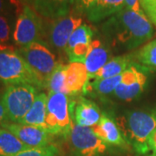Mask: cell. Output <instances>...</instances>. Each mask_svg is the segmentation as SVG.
Here are the masks:
<instances>
[{
    "label": "cell",
    "instance_id": "cell-1",
    "mask_svg": "<svg viewBox=\"0 0 156 156\" xmlns=\"http://www.w3.org/2000/svg\"><path fill=\"white\" fill-rule=\"evenodd\" d=\"M114 46L134 50L153 37L154 30L145 14L124 8L110 17L101 26Z\"/></svg>",
    "mask_w": 156,
    "mask_h": 156
},
{
    "label": "cell",
    "instance_id": "cell-2",
    "mask_svg": "<svg viewBox=\"0 0 156 156\" xmlns=\"http://www.w3.org/2000/svg\"><path fill=\"white\" fill-rule=\"evenodd\" d=\"M124 139L139 154L149 152L148 139L156 129V113L146 111H127L115 119Z\"/></svg>",
    "mask_w": 156,
    "mask_h": 156
},
{
    "label": "cell",
    "instance_id": "cell-3",
    "mask_svg": "<svg viewBox=\"0 0 156 156\" xmlns=\"http://www.w3.org/2000/svg\"><path fill=\"white\" fill-rule=\"evenodd\" d=\"M0 81L8 86L30 84L42 88L28 63L14 49L0 51Z\"/></svg>",
    "mask_w": 156,
    "mask_h": 156
},
{
    "label": "cell",
    "instance_id": "cell-4",
    "mask_svg": "<svg viewBox=\"0 0 156 156\" xmlns=\"http://www.w3.org/2000/svg\"><path fill=\"white\" fill-rule=\"evenodd\" d=\"M37 95V87L30 84L9 85L2 95L10 122L19 123L28 113Z\"/></svg>",
    "mask_w": 156,
    "mask_h": 156
},
{
    "label": "cell",
    "instance_id": "cell-5",
    "mask_svg": "<svg viewBox=\"0 0 156 156\" xmlns=\"http://www.w3.org/2000/svg\"><path fill=\"white\" fill-rule=\"evenodd\" d=\"M68 95L62 93L49 92L46 108V124L52 135L68 137L71 131L73 120Z\"/></svg>",
    "mask_w": 156,
    "mask_h": 156
},
{
    "label": "cell",
    "instance_id": "cell-6",
    "mask_svg": "<svg viewBox=\"0 0 156 156\" xmlns=\"http://www.w3.org/2000/svg\"><path fill=\"white\" fill-rule=\"evenodd\" d=\"M17 52L28 63L42 88H45L47 80L58 65L56 56L45 44L41 42H35L28 46L19 48Z\"/></svg>",
    "mask_w": 156,
    "mask_h": 156
},
{
    "label": "cell",
    "instance_id": "cell-7",
    "mask_svg": "<svg viewBox=\"0 0 156 156\" xmlns=\"http://www.w3.org/2000/svg\"><path fill=\"white\" fill-rule=\"evenodd\" d=\"M43 20L33 8L25 5L19 13L13 31V41L20 48L35 42H42L44 36Z\"/></svg>",
    "mask_w": 156,
    "mask_h": 156
},
{
    "label": "cell",
    "instance_id": "cell-8",
    "mask_svg": "<svg viewBox=\"0 0 156 156\" xmlns=\"http://www.w3.org/2000/svg\"><path fill=\"white\" fill-rule=\"evenodd\" d=\"M68 138L76 156H100L108 149V144L95 134L92 128L83 127L74 122Z\"/></svg>",
    "mask_w": 156,
    "mask_h": 156
},
{
    "label": "cell",
    "instance_id": "cell-9",
    "mask_svg": "<svg viewBox=\"0 0 156 156\" xmlns=\"http://www.w3.org/2000/svg\"><path fill=\"white\" fill-rule=\"evenodd\" d=\"M82 24V17L72 11L65 17L52 20L48 28L44 29V36H46L49 44L53 48L65 51L70 36Z\"/></svg>",
    "mask_w": 156,
    "mask_h": 156
},
{
    "label": "cell",
    "instance_id": "cell-10",
    "mask_svg": "<svg viewBox=\"0 0 156 156\" xmlns=\"http://www.w3.org/2000/svg\"><path fill=\"white\" fill-rule=\"evenodd\" d=\"M143 69L146 68L131 64L123 73L122 81L114 92L119 99L130 101L143 93L147 82V76Z\"/></svg>",
    "mask_w": 156,
    "mask_h": 156
},
{
    "label": "cell",
    "instance_id": "cell-11",
    "mask_svg": "<svg viewBox=\"0 0 156 156\" xmlns=\"http://www.w3.org/2000/svg\"><path fill=\"white\" fill-rule=\"evenodd\" d=\"M2 128L11 132L29 148L44 147L52 144V134L43 128L10 122L5 123Z\"/></svg>",
    "mask_w": 156,
    "mask_h": 156
},
{
    "label": "cell",
    "instance_id": "cell-12",
    "mask_svg": "<svg viewBox=\"0 0 156 156\" xmlns=\"http://www.w3.org/2000/svg\"><path fill=\"white\" fill-rule=\"evenodd\" d=\"M93 36L94 31L91 27L83 23L73 32L65 49L70 62H77L84 63Z\"/></svg>",
    "mask_w": 156,
    "mask_h": 156
},
{
    "label": "cell",
    "instance_id": "cell-13",
    "mask_svg": "<svg viewBox=\"0 0 156 156\" xmlns=\"http://www.w3.org/2000/svg\"><path fill=\"white\" fill-rule=\"evenodd\" d=\"M71 118L74 123L88 128H93L100 122V109L92 101L81 97L77 101L70 102Z\"/></svg>",
    "mask_w": 156,
    "mask_h": 156
},
{
    "label": "cell",
    "instance_id": "cell-14",
    "mask_svg": "<svg viewBox=\"0 0 156 156\" xmlns=\"http://www.w3.org/2000/svg\"><path fill=\"white\" fill-rule=\"evenodd\" d=\"M76 3L77 0H34L33 9L40 16L54 20L71 13Z\"/></svg>",
    "mask_w": 156,
    "mask_h": 156
},
{
    "label": "cell",
    "instance_id": "cell-15",
    "mask_svg": "<svg viewBox=\"0 0 156 156\" xmlns=\"http://www.w3.org/2000/svg\"><path fill=\"white\" fill-rule=\"evenodd\" d=\"M89 83V75L83 62H69L65 72L66 95H76L84 92Z\"/></svg>",
    "mask_w": 156,
    "mask_h": 156
},
{
    "label": "cell",
    "instance_id": "cell-16",
    "mask_svg": "<svg viewBox=\"0 0 156 156\" xmlns=\"http://www.w3.org/2000/svg\"><path fill=\"white\" fill-rule=\"evenodd\" d=\"M92 129L106 144L119 147H127L128 145L116 122L104 114L101 115L100 122L94 126Z\"/></svg>",
    "mask_w": 156,
    "mask_h": 156
},
{
    "label": "cell",
    "instance_id": "cell-17",
    "mask_svg": "<svg viewBox=\"0 0 156 156\" xmlns=\"http://www.w3.org/2000/svg\"><path fill=\"white\" fill-rule=\"evenodd\" d=\"M109 56V50L100 39H95L91 42L84 61L89 80L108 62Z\"/></svg>",
    "mask_w": 156,
    "mask_h": 156
},
{
    "label": "cell",
    "instance_id": "cell-18",
    "mask_svg": "<svg viewBox=\"0 0 156 156\" xmlns=\"http://www.w3.org/2000/svg\"><path fill=\"white\" fill-rule=\"evenodd\" d=\"M47 99L48 95L45 93H40L37 95L33 105L19 123L43 128L48 132V128L46 124Z\"/></svg>",
    "mask_w": 156,
    "mask_h": 156
},
{
    "label": "cell",
    "instance_id": "cell-19",
    "mask_svg": "<svg viewBox=\"0 0 156 156\" xmlns=\"http://www.w3.org/2000/svg\"><path fill=\"white\" fill-rule=\"evenodd\" d=\"M125 8V0H95L86 14L90 22L98 23L112 17Z\"/></svg>",
    "mask_w": 156,
    "mask_h": 156
},
{
    "label": "cell",
    "instance_id": "cell-20",
    "mask_svg": "<svg viewBox=\"0 0 156 156\" xmlns=\"http://www.w3.org/2000/svg\"><path fill=\"white\" fill-rule=\"evenodd\" d=\"M130 57L128 56H120L114 57L107 62L100 70L89 80H101L118 76L122 75L131 65Z\"/></svg>",
    "mask_w": 156,
    "mask_h": 156
},
{
    "label": "cell",
    "instance_id": "cell-21",
    "mask_svg": "<svg viewBox=\"0 0 156 156\" xmlns=\"http://www.w3.org/2000/svg\"><path fill=\"white\" fill-rule=\"evenodd\" d=\"M30 149L20 140L5 128H0V156H13Z\"/></svg>",
    "mask_w": 156,
    "mask_h": 156
},
{
    "label": "cell",
    "instance_id": "cell-22",
    "mask_svg": "<svg viewBox=\"0 0 156 156\" xmlns=\"http://www.w3.org/2000/svg\"><path fill=\"white\" fill-rule=\"evenodd\" d=\"M67 65L63 63H58L55 70L50 75L45 88L49 90V92L54 93H62L66 95L65 89V72Z\"/></svg>",
    "mask_w": 156,
    "mask_h": 156
},
{
    "label": "cell",
    "instance_id": "cell-23",
    "mask_svg": "<svg viewBox=\"0 0 156 156\" xmlns=\"http://www.w3.org/2000/svg\"><path fill=\"white\" fill-rule=\"evenodd\" d=\"M136 58L142 67L156 70V39L146 44L137 52Z\"/></svg>",
    "mask_w": 156,
    "mask_h": 156
},
{
    "label": "cell",
    "instance_id": "cell-24",
    "mask_svg": "<svg viewBox=\"0 0 156 156\" xmlns=\"http://www.w3.org/2000/svg\"><path fill=\"white\" fill-rule=\"evenodd\" d=\"M122 78V75H120L115 77L106 78L101 80H92V83L89 82L84 92H87L89 89H92L100 95H108L112 92H115L117 86L121 83Z\"/></svg>",
    "mask_w": 156,
    "mask_h": 156
},
{
    "label": "cell",
    "instance_id": "cell-25",
    "mask_svg": "<svg viewBox=\"0 0 156 156\" xmlns=\"http://www.w3.org/2000/svg\"><path fill=\"white\" fill-rule=\"evenodd\" d=\"M59 151L55 144H50L44 147L30 148L22 151L13 156H58Z\"/></svg>",
    "mask_w": 156,
    "mask_h": 156
},
{
    "label": "cell",
    "instance_id": "cell-26",
    "mask_svg": "<svg viewBox=\"0 0 156 156\" xmlns=\"http://www.w3.org/2000/svg\"><path fill=\"white\" fill-rule=\"evenodd\" d=\"M140 5L151 23L156 26V0H140Z\"/></svg>",
    "mask_w": 156,
    "mask_h": 156
},
{
    "label": "cell",
    "instance_id": "cell-27",
    "mask_svg": "<svg viewBox=\"0 0 156 156\" xmlns=\"http://www.w3.org/2000/svg\"><path fill=\"white\" fill-rule=\"evenodd\" d=\"M11 27L5 16L0 15V43L6 44L10 40Z\"/></svg>",
    "mask_w": 156,
    "mask_h": 156
},
{
    "label": "cell",
    "instance_id": "cell-28",
    "mask_svg": "<svg viewBox=\"0 0 156 156\" xmlns=\"http://www.w3.org/2000/svg\"><path fill=\"white\" fill-rule=\"evenodd\" d=\"M125 8L140 14H145L141 8L140 0H125Z\"/></svg>",
    "mask_w": 156,
    "mask_h": 156
},
{
    "label": "cell",
    "instance_id": "cell-29",
    "mask_svg": "<svg viewBox=\"0 0 156 156\" xmlns=\"http://www.w3.org/2000/svg\"><path fill=\"white\" fill-rule=\"evenodd\" d=\"M95 0H77L76 3V9L78 11H83L87 14L91 7L94 5Z\"/></svg>",
    "mask_w": 156,
    "mask_h": 156
},
{
    "label": "cell",
    "instance_id": "cell-30",
    "mask_svg": "<svg viewBox=\"0 0 156 156\" xmlns=\"http://www.w3.org/2000/svg\"><path fill=\"white\" fill-rule=\"evenodd\" d=\"M6 122H9V121L7 118L4 103H3L2 95H0V127H3V125Z\"/></svg>",
    "mask_w": 156,
    "mask_h": 156
},
{
    "label": "cell",
    "instance_id": "cell-31",
    "mask_svg": "<svg viewBox=\"0 0 156 156\" xmlns=\"http://www.w3.org/2000/svg\"><path fill=\"white\" fill-rule=\"evenodd\" d=\"M148 147L149 149L153 152V154L156 155V129L152 133L148 139Z\"/></svg>",
    "mask_w": 156,
    "mask_h": 156
},
{
    "label": "cell",
    "instance_id": "cell-32",
    "mask_svg": "<svg viewBox=\"0 0 156 156\" xmlns=\"http://www.w3.org/2000/svg\"><path fill=\"white\" fill-rule=\"evenodd\" d=\"M10 7L8 5L7 0H0V15H5L9 11Z\"/></svg>",
    "mask_w": 156,
    "mask_h": 156
},
{
    "label": "cell",
    "instance_id": "cell-33",
    "mask_svg": "<svg viewBox=\"0 0 156 156\" xmlns=\"http://www.w3.org/2000/svg\"><path fill=\"white\" fill-rule=\"evenodd\" d=\"M11 49H14L12 46H10V45L7 44H3L0 43V51H3V50H11Z\"/></svg>",
    "mask_w": 156,
    "mask_h": 156
},
{
    "label": "cell",
    "instance_id": "cell-34",
    "mask_svg": "<svg viewBox=\"0 0 156 156\" xmlns=\"http://www.w3.org/2000/svg\"><path fill=\"white\" fill-rule=\"evenodd\" d=\"M147 156H156V155H154V154H150V155H147Z\"/></svg>",
    "mask_w": 156,
    "mask_h": 156
}]
</instances>
